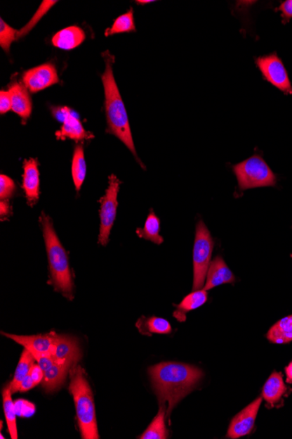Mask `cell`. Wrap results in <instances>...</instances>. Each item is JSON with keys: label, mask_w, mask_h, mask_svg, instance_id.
<instances>
[{"label": "cell", "mask_w": 292, "mask_h": 439, "mask_svg": "<svg viewBox=\"0 0 292 439\" xmlns=\"http://www.w3.org/2000/svg\"><path fill=\"white\" fill-rule=\"evenodd\" d=\"M86 38L84 31L77 26L69 27L53 35L52 44L55 47L71 50L80 46Z\"/></svg>", "instance_id": "obj_18"}, {"label": "cell", "mask_w": 292, "mask_h": 439, "mask_svg": "<svg viewBox=\"0 0 292 439\" xmlns=\"http://www.w3.org/2000/svg\"><path fill=\"white\" fill-rule=\"evenodd\" d=\"M12 391H11L8 385L4 388L3 390V407L4 413L6 419L7 427H8L11 438L13 439L18 438L17 426H16V408L12 400Z\"/></svg>", "instance_id": "obj_27"}, {"label": "cell", "mask_w": 292, "mask_h": 439, "mask_svg": "<svg viewBox=\"0 0 292 439\" xmlns=\"http://www.w3.org/2000/svg\"><path fill=\"white\" fill-rule=\"evenodd\" d=\"M138 236L152 241L155 244H162L164 238L160 235V220L153 210H150L144 228H138Z\"/></svg>", "instance_id": "obj_23"}, {"label": "cell", "mask_w": 292, "mask_h": 439, "mask_svg": "<svg viewBox=\"0 0 292 439\" xmlns=\"http://www.w3.org/2000/svg\"><path fill=\"white\" fill-rule=\"evenodd\" d=\"M18 31L10 27L3 19L0 20V46L4 51L9 53L11 45L17 39Z\"/></svg>", "instance_id": "obj_30"}, {"label": "cell", "mask_w": 292, "mask_h": 439, "mask_svg": "<svg viewBox=\"0 0 292 439\" xmlns=\"http://www.w3.org/2000/svg\"><path fill=\"white\" fill-rule=\"evenodd\" d=\"M35 386H36V385H35L34 381L32 379L31 374H29L22 381H21L18 392H27L32 390V388H34Z\"/></svg>", "instance_id": "obj_37"}, {"label": "cell", "mask_w": 292, "mask_h": 439, "mask_svg": "<svg viewBox=\"0 0 292 439\" xmlns=\"http://www.w3.org/2000/svg\"><path fill=\"white\" fill-rule=\"evenodd\" d=\"M22 81L31 94H36L59 83V77L55 65L45 63L26 71L23 75Z\"/></svg>", "instance_id": "obj_10"}, {"label": "cell", "mask_w": 292, "mask_h": 439, "mask_svg": "<svg viewBox=\"0 0 292 439\" xmlns=\"http://www.w3.org/2000/svg\"><path fill=\"white\" fill-rule=\"evenodd\" d=\"M87 167L85 160L83 145L78 144L74 148L72 162V177L74 187L79 191L86 178Z\"/></svg>", "instance_id": "obj_24"}, {"label": "cell", "mask_w": 292, "mask_h": 439, "mask_svg": "<svg viewBox=\"0 0 292 439\" xmlns=\"http://www.w3.org/2000/svg\"><path fill=\"white\" fill-rule=\"evenodd\" d=\"M31 353L33 355L35 360L38 362V365L40 366L44 371L48 369L49 367L55 363V360H53L51 355H41V353L37 352Z\"/></svg>", "instance_id": "obj_32"}, {"label": "cell", "mask_w": 292, "mask_h": 439, "mask_svg": "<svg viewBox=\"0 0 292 439\" xmlns=\"http://www.w3.org/2000/svg\"><path fill=\"white\" fill-rule=\"evenodd\" d=\"M40 223L47 248L50 276L55 290L67 299H73L74 283L69 267V257L60 243L50 217L42 212Z\"/></svg>", "instance_id": "obj_3"}, {"label": "cell", "mask_w": 292, "mask_h": 439, "mask_svg": "<svg viewBox=\"0 0 292 439\" xmlns=\"http://www.w3.org/2000/svg\"><path fill=\"white\" fill-rule=\"evenodd\" d=\"M53 114L57 120L62 122L60 130L56 132V137L59 140L71 139V140L79 142L94 138V135L91 132L84 129L81 121L71 113L67 107H59V108L53 109Z\"/></svg>", "instance_id": "obj_9"}, {"label": "cell", "mask_w": 292, "mask_h": 439, "mask_svg": "<svg viewBox=\"0 0 292 439\" xmlns=\"http://www.w3.org/2000/svg\"><path fill=\"white\" fill-rule=\"evenodd\" d=\"M263 77L286 95H292V84L282 60L276 52L255 59Z\"/></svg>", "instance_id": "obj_8"}, {"label": "cell", "mask_w": 292, "mask_h": 439, "mask_svg": "<svg viewBox=\"0 0 292 439\" xmlns=\"http://www.w3.org/2000/svg\"><path fill=\"white\" fill-rule=\"evenodd\" d=\"M148 372L159 405L166 410V417L185 396L195 390L203 377L197 367L178 362L157 364Z\"/></svg>", "instance_id": "obj_1"}, {"label": "cell", "mask_w": 292, "mask_h": 439, "mask_svg": "<svg viewBox=\"0 0 292 439\" xmlns=\"http://www.w3.org/2000/svg\"><path fill=\"white\" fill-rule=\"evenodd\" d=\"M76 364L55 362L48 369L44 371V378L42 381V387L48 393H53L60 390L65 383L67 374L71 367Z\"/></svg>", "instance_id": "obj_17"}, {"label": "cell", "mask_w": 292, "mask_h": 439, "mask_svg": "<svg viewBox=\"0 0 292 439\" xmlns=\"http://www.w3.org/2000/svg\"><path fill=\"white\" fill-rule=\"evenodd\" d=\"M102 57L105 58L106 65L102 80L103 88H105V110L107 123H108L107 132L119 139L133 153L135 158L140 163V165L143 167V170H145L144 164L142 163L137 155L126 106H124L122 97H121L115 77H114L113 64L115 57L109 51L102 53Z\"/></svg>", "instance_id": "obj_2"}, {"label": "cell", "mask_w": 292, "mask_h": 439, "mask_svg": "<svg viewBox=\"0 0 292 439\" xmlns=\"http://www.w3.org/2000/svg\"><path fill=\"white\" fill-rule=\"evenodd\" d=\"M55 3H57V1H53V0H45V1L42 2L41 6L39 7L37 12L34 13V15L32 18L29 23H28L22 30L18 31L17 39L26 37V35L36 26V24L41 20V18L48 12V10L55 5Z\"/></svg>", "instance_id": "obj_29"}, {"label": "cell", "mask_w": 292, "mask_h": 439, "mask_svg": "<svg viewBox=\"0 0 292 439\" xmlns=\"http://www.w3.org/2000/svg\"><path fill=\"white\" fill-rule=\"evenodd\" d=\"M166 410L164 407L159 406L158 415L155 416L145 433L138 438L140 439H166L168 437V433L166 426Z\"/></svg>", "instance_id": "obj_26"}, {"label": "cell", "mask_w": 292, "mask_h": 439, "mask_svg": "<svg viewBox=\"0 0 292 439\" xmlns=\"http://www.w3.org/2000/svg\"><path fill=\"white\" fill-rule=\"evenodd\" d=\"M267 338L273 344H288L292 341V315L284 317L270 328Z\"/></svg>", "instance_id": "obj_21"}, {"label": "cell", "mask_w": 292, "mask_h": 439, "mask_svg": "<svg viewBox=\"0 0 292 439\" xmlns=\"http://www.w3.org/2000/svg\"><path fill=\"white\" fill-rule=\"evenodd\" d=\"M9 215H11L9 199L1 200V202H0V217H1V220H5Z\"/></svg>", "instance_id": "obj_38"}, {"label": "cell", "mask_w": 292, "mask_h": 439, "mask_svg": "<svg viewBox=\"0 0 292 439\" xmlns=\"http://www.w3.org/2000/svg\"><path fill=\"white\" fill-rule=\"evenodd\" d=\"M263 397L255 399L254 402L244 408L231 421L227 437L232 439L247 436L254 428L256 416L262 405Z\"/></svg>", "instance_id": "obj_11"}, {"label": "cell", "mask_w": 292, "mask_h": 439, "mask_svg": "<svg viewBox=\"0 0 292 439\" xmlns=\"http://www.w3.org/2000/svg\"><path fill=\"white\" fill-rule=\"evenodd\" d=\"M287 390L283 374L274 372L263 388L262 397L270 407H274L281 401Z\"/></svg>", "instance_id": "obj_19"}, {"label": "cell", "mask_w": 292, "mask_h": 439, "mask_svg": "<svg viewBox=\"0 0 292 439\" xmlns=\"http://www.w3.org/2000/svg\"><path fill=\"white\" fill-rule=\"evenodd\" d=\"M121 182L115 174L109 177V187L107 189L105 196L99 200L100 206V234L98 236L99 243L102 246L108 244L110 231H112L114 222L117 217V196H119Z\"/></svg>", "instance_id": "obj_7"}, {"label": "cell", "mask_w": 292, "mask_h": 439, "mask_svg": "<svg viewBox=\"0 0 292 439\" xmlns=\"http://www.w3.org/2000/svg\"><path fill=\"white\" fill-rule=\"evenodd\" d=\"M8 91L12 97V110L26 122L33 110V103L27 88L23 83L15 81L10 85Z\"/></svg>", "instance_id": "obj_16"}, {"label": "cell", "mask_w": 292, "mask_h": 439, "mask_svg": "<svg viewBox=\"0 0 292 439\" xmlns=\"http://www.w3.org/2000/svg\"><path fill=\"white\" fill-rule=\"evenodd\" d=\"M213 248V241L210 231L202 220L196 224L194 245V285L193 291L204 287L210 260Z\"/></svg>", "instance_id": "obj_6"}, {"label": "cell", "mask_w": 292, "mask_h": 439, "mask_svg": "<svg viewBox=\"0 0 292 439\" xmlns=\"http://www.w3.org/2000/svg\"><path fill=\"white\" fill-rule=\"evenodd\" d=\"M34 360L33 355L25 349L22 355L20 356L19 364H18L15 374H14L13 379L8 384L11 391L12 393L18 392L19 390L21 381L26 378L28 374H30L32 367L34 365Z\"/></svg>", "instance_id": "obj_22"}, {"label": "cell", "mask_w": 292, "mask_h": 439, "mask_svg": "<svg viewBox=\"0 0 292 439\" xmlns=\"http://www.w3.org/2000/svg\"><path fill=\"white\" fill-rule=\"evenodd\" d=\"M137 327L142 333L169 334L172 333V326L168 321L162 317H152L148 319L142 317L138 321Z\"/></svg>", "instance_id": "obj_25"}, {"label": "cell", "mask_w": 292, "mask_h": 439, "mask_svg": "<svg viewBox=\"0 0 292 439\" xmlns=\"http://www.w3.org/2000/svg\"><path fill=\"white\" fill-rule=\"evenodd\" d=\"M69 392L73 395L77 409L78 426L84 439H98L97 416L93 393L88 384L84 371L77 364L69 371Z\"/></svg>", "instance_id": "obj_4"}, {"label": "cell", "mask_w": 292, "mask_h": 439, "mask_svg": "<svg viewBox=\"0 0 292 439\" xmlns=\"http://www.w3.org/2000/svg\"><path fill=\"white\" fill-rule=\"evenodd\" d=\"M135 31H136V27L134 23L133 9L131 8L126 13L117 18L112 27L106 30L105 37Z\"/></svg>", "instance_id": "obj_28"}, {"label": "cell", "mask_w": 292, "mask_h": 439, "mask_svg": "<svg viewBox=\"0 0 292 439\" xmlns=\"http://www.w3.org/2000/svg\"><path fill=\"white\" fill-rule=\"evenodd\" d=\"M286 381L288 383H292V362L286 367Z\"/></svg>", "instance_id": "obj_39"}, {"label": "cell", "mask_w": 292, "mask_h": 439, "mask_svg": "<svg viewBox=\"0 0 292 439\" xmlns=\"http://www.w3.org/2000/svg\"><path fill=\"white\" fill-rule=\"evenodd\" d=\"M4 336L11 338L13 341L23 345L25 349L31 352L41 353V355H51L58 338L55 331L46 334L33 335V336H19L9 333H1Z\"/></svg>", "instance_id": "obj_12"}, {"label": "cell", "mask_w": 292, "mask_h": 439, "mask_svg": "<svg viewBox=\"0 0 292 439\" xmlns=\"http://www.w3.org/2000/svg\"><path fill=\"white\" fill-rule=\"evenodd\" d=\"M234 281H236V277H234L232 271L227 266L222 257L217 256L210 263L208 274H206L204 290L208 291L220 286V285L233 284Z\"/></svg>", "instance_id": "obj_15"}, {"label": "cell", "mask_w": 292, "mask_h": 439, "mask_svg": "<svg viewBox=\"0 0 292 439\" xmlns=\"http://www.w3.org/2000/svg\"><path fill=\"white\" fill-rule=\"evenodd\" d=\"M208 301V291L204 290L194 291L190 293V295L185 296V298L181 301L180 305H175L177 310L174 313V316H176L177 319L179 321H184L186 317V314L198 309L199 307H201L204 303Z\"/></svg>", "instance_id": "obj_20"}, {"label": "cell", "mask_w": 292, "mask_h": 439, "mask_svg": "<svg viewBox=\"0 0 292 439\" xmlns=\"http://www.w3.org/2000/svg\"><path fill=\"white\" fill-rule=\"evenodd\" d=\"M23 184L25 194H26L28 205L33 207L40 198V171L36 159L24 160Z\"/></svg>", "instance_id": "obj_13"}, {"label": "cell", "mask_w": 292, "mask_h": 439, "mask_svg": "<svg viewBox=\"0 0 292 439\" xmlns=\"http://www.w3.org/2000/svg\"><path fill=\"white\" fill-rule=\"evenodd\" d=\"M291 258H292V255H291Z\"/></svg>", "instance_id": "obj_41"}, {"label": "cell", "mask_w": 292, "mask_h": 439, "mask_svg": "<svg viewBox=\"0 0 292 439\" xmlns=\"http://www.w3.org/2000/svg\"><path fill=\"white\" fill-rule=\"evenodd\" d=\"M277 10L282 13L283 23H289L292 19V0H286L279 6Z\"/></svg>", "instance_id": "obj_35"}, {"label": "cell", "mask_w": 292, "mask_h": 439, "mask_svg": "<svg viewBox=\"0 0 292 439\" xmlns=\"http://www.w3.org/2000/svg\"><path fill=\"white\" fill-rule=\"evenodd\" d=\"M16 185L9 177L1 174L0 176V199L6 200L12 198L15 193Z\"/></svg>", "instance_id": "obj_31"}, {"label": "cell", "mask_w": 292, "mask_h": 439, "mask_svg": "<svg viewBox=\"0 0 292 439\" xmlns=\"http://www.w3.org/2000/svg\"><path fill=\"white\" fill-rule=\"evenodd\" d=\"M233 171L241 191L276 186V174L260 155H253L237 164L233 167Z\"/></svg>", "instance_id": "obj_5"}, {"label": "cell", "mask_w": 292, "mask_h": 439, "mask_svg": "<svg viewBox=\"0 0 292 439\" xmlns=\"http://www.w3.org/2000/svg\"><path fill=\"white\" fill-rule=\"evenodd\" d=\"M12 109V97L9 91L0 92V113L5 114Z\"/></svg>", "instance_id": "obj_34"}, {"label": "cell", "mask_w": 292, "mask_h": 439, "mask_svg": "<svg viewBox=\"0 0 292 439\" xmlns=\"http://www.w3.org/2000/svg\"><path fill=\"white\" fill-rule=\"evenodd\" d=\"M52 356L55 362L77 364L81 359V352L77 338L58 335Z\"/></svg>", "instance_id": "obj_14"}, {"label": "cell", "mask_w": 292, "mask_h": 439, "mask_svg": "<svg viewBox=\"0 0 292 439\" xmlns=\"http://www.w3.org/2000/svg\"><path fill=\"white\" fill-rule=\"evenodd\" d=\"M30 374L32 379H33L36 386L37 385L41 383L42 381H44V371L39 365H34V367H32Z\"/></svg>", "instance_id": "obj_36"}, {"label": "cell", "mask_w": 292, "mask_h": 439, "mask_svg": "<svg viewBox=\"0 0 292 439\" xmlns=\"http://www.w3.org/2000/svg\"><path fill=\"white\" fill-rule=\"evenodd\" d=\"M152 0H140V1H137L140 5H145V4L152 3Z\"/></svg>", "instance_id": "obj_40"}, {"label": "cell", "mask_w": 292, "mask_h": 439, "mask_svg": "<svg viewBox=\"0 0 292 439\" xmlns=\"http://www.w3.org/2000/svg\"><path fill=\"white\" fill-rule=\"evenodd\" d=\"M15 405L20 406V409L16 408V412L21 416H30L33 415L35 412L34 405H32L29 402L24 401V400H20V401L17 402V405Z\"/></svg>", "instance_id": "obj_33"}]
</instances>
